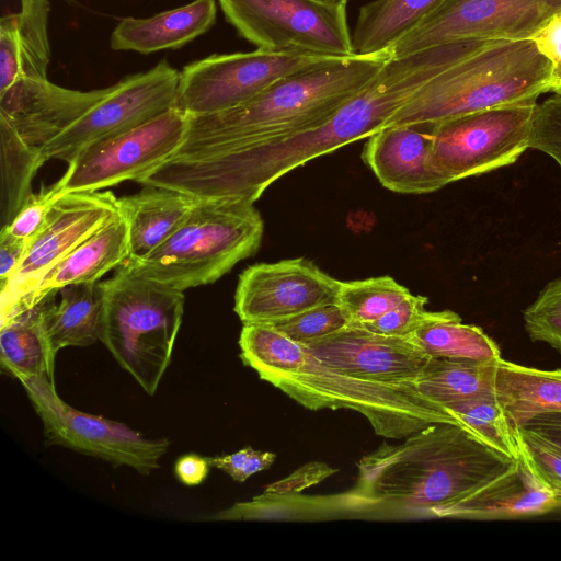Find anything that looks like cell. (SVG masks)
<instances>
[{"label": "cell", "instance_id": "6da1fadb", "mask_svg": "<svg viewBox=\"0 0 561 561\" xmlns=\"http://www.w3.org/2000/svg\"><path fill=\"white\" fill-rule=\"evenodd\" d=\"M446 65L437 47L391 55L362 91L324 121L255 147L174 156L161 165L160 183L198 199L254 204L272 183L294 169L386 127Z\"/></svg>", "mask_w": 561, "mask_h": 561}, {"label": "cell", "instance_id": "7a4b0ae2", "mask_svg": "<svg viewBox=\"0 0 561 561\" xmlns=\"http://www.w3.org/2000/svg\"><path fill=\"white\" fill-rule=\"evenodd\" d=\"M355 485L332 506L389 517L438 513L518 469V460L461 425L433 423L399 444L382 443L357 462Z\"/></svg>", "mask_w": 561, "mask_h": 561}, {"label": "cell", "instance_id": "3957f363", "mask_svg": "<svg viewBox=\"0 0 561 561\" xmlns=\"http://www.w3.org/2000/svg\"><path fill=\"white\" fill-rule=\"evenodd\" d=\"M239 346L244 365L302 407L358 412L385 438L403 439L438 422L461 425L415 385H387L345 375L270 324H243Z\"/></svg>", "mask_w": 561, "mask_h": 561}, {"label": "cell", "instance_id": "277c9868", "mask_svg": "<svg viewBox=\"0 0 561 561\" xmlns=\"http://www.w3.org/2000/svg\"><path fill=\"white\" fill-rule=\"evenodd\" d=\"M390 57L383 51L323 59L236 107L187 115L186 133L174 156L255 147L316 125L362 91Z\"/></svg>", "mask_w": 561, "mask_h": 561}, {"label": "cell", "instance_id": "5b68a950", "mask_svg": "<svg viewBox=\"0 0 561 561\" xmlns=\"http://www.w3.org/2000/svg\"><path fill=\"white\" fill-rule=\"evenodd\" d=\"M550 92V62L530 39H488L424 85L387 126L436 123Z\"/></svg>", "mask_w": 561, "mask_h": 561}, {"label": "cell", "instance_id": "8992f818", "mask_svg": "<svg viewBox=\"0 0 561 561\" xmlns=\"http://www.w3.org/2000/svg\"><path fill=\"white\" fill-rule=\"evenodd\" d=\"M264 222L253 203L199 199L161 245L126 265L136 274L184 291L208 285L255 254Z\"/></svg>", "mask_w": 561, "mask_h": 561}, {"label": "cell", "instance_id": "52a82bcc", "mask_svg": "<svg viewBox=\"0 0 561 561\" xmlns=\"http://www.w3.org/2000/svg\"><path fill=\"white\" fill-rule=\"evenodd\" d=\"M101 286V342L146 393L153 396L171 362L184 313V291L138 275L126 263Z\"/></svg>", "mask_w": 561, "mask_h": 561}, {"label": "cell", "instance_id": "ba28073f", "mask_svg": "<svg viewBox=\"0 0 561 561\" xmlns=\"http://www.w3.org/2000/svg\"><path fill=\"white\" fill-rule=\"evenodd\" d=\"M226 20L260 49L323 58L354 56L346 5L317 0H218Z\"/></svg>", "mask_w": 561, "mask_h": 561}, {"label": "cell", "instance_id": "9c48e42d", "mask_svg": "<svg viewBox=\"0 0 561 561\" xmlns=\"http://www.w3.org/2000/svg\"><path fill=\"white\" fill-rule=\"evenodd\" d=\"M537 102L433 123L431 159L448 183L513 164L528 148Z\"/></svg>", "mask_w": 561, "mask_h": 561}, {"label": "cell", "instance_id": "30bf717a", "mask_svg": "<svg viewBox=\"0 0 561 561\" xmlns=\"http://www.w3.org/2000/svg\"><path fill=\"white\" fill-rule=\"evenodd\" d=\"M21 383L50 444L116 467L127 466L141 474L159 468V460L170 446L167 438L146 437L123 423L70 407L57 393L54 379L46 376L26 378Z\"/></svg>", "mask_w": 561, "mask_h": 561}, {"label": "cell", "instance_id": "8fae6325", "mask_svg": "<svg viewBox=\"0 0 561 561\" xmlns=\"http://www.w3.org/2000/svg\"><path fill=\"white\" fill-rule=\"evenodd\" d=\"M323 59L329 58L260 48L249 53L214 54L186 65L180 72L174 107L186 115L226 111Z\"/></svg>", "mask_w": 561, "mask_h": 561}, {"label": "cell", "instance_id": "7c38bea8", "mask_svg": "<svg viewBox=\"0 0 561 561\" xmlns=\"http://www.w3.org/2000/svg\"><path fill=\"white\" fill-rule=\"evenodd\" d=\"M187 115L171 107L156 117L85 147L64 173L66 193L96 192L137 181L170 159L183 142Z\"/></svg>", "mask_w": 561, "mask_h": 561}, {"label": "cell", "instance_id": "4fadbf2b", "mask_svg": "<svg viewBox=\"0 0 561 561\" xmlns=\"http://www.w3.org/2000/svg\"><path fill=\"white\" fill-rule=\"evenodd\" d=\"M180 72L161 60L128 76L61 134L39 147L44 162L70 163L85 147L134 128L174 106Z\"/></svg>", "mask_w": 561, "mask_h": 561}, {"label": "cell", "instance_id": "5bb4252c", "mask_svg": "<svg viewBox=\"0 0 561 561\" xmlns=\"http://www.w3.org/2000/svg\"><path fill=\"white\" fill-rule=\"evenodd\" d=\"M118 214V198L111 191L71 192L58 198L28 240L16 271L1 285L0 319L32 294L71 250Z\"/></svg>", "mask_w": 561, "mask_h": 561}, {"label": "cell", "instance_id": "9a60e30c", "mask_svg": "<svg viewBox=\"0 0 561 561\" xmlns=\"http://www.w3.org/2000/svg\"><path fill=\"white\" fill-rule=\"evenodd\" d=\"M561 0H446L390 50L393 57L463 39H529Z\"/></svg>", "mask_w": 561, "mask_h": 561}, {"label": "cell", "instance_id": "2e32d148", "mask_svg": "<svg viewBox=\"0 0 561 561\" xmlns=\"http://www.w3.org/2000/svg\"><path fill=\"white\" fill-rule=\"evenodd\" d=\"M340 285L341 280L302 257L257 263L239 276L234 312L243 324H271L336 304Z\"/></svg>", "mask_w": 561, "mask_h": 561}, {"label": "cell", "instance_id": "e0dca14e", "mask_svg": "<svg viewBox=\"0 0 561 561\" xmlns=\"http://www.w3.org/2000/svg\"><path fill=\"white\" fill-rule=\"evenodd\" d=\"M306 346L345 375L387 385H414L431 358L409 336L378 334L355 325Z\"/></svg>", "mask_w": 561, "mask_h": 561}, {"label": "cell", "instance_id": "ac0fdd59", "mask_svg": "<svg viewBox=\"0 0 561 561\" xmlns=\"http://www.w3.org/2000/svg\"><path fill=\"white\" fill-rule=\"evenodd\" d=\"M111 87L80 91L48 78H22L0 91V122L28 145L42 147L101 101Z\"/></svg>", "mask_w": 561, "mask_h": 561}, {"label": "cell", "instance_id": "d6986e66", "mask_svg": "<svg viewBox=\"0 0 561 561\" xmlns=\"http://www.w3.org/2000/svg\"><path fill=\"white\" fill-rule=\"evenodd\" d=\"M433 123L393 125L367 138L362 159L388 190L426 194L448 184L431 159Z\"/></svg>", "mask_w": 561, "mask_h": 561}, {"label": "cell", "instance_id": "ffe728a7", "mask_svg": "<svg viewBox=\"0 0 561 561\" xmlns=\"http://www.w3.org/2000/svg\"><path fill=\"white\" fill-rule=\"evenodd\" d=\"M129 257L128 227L118 214L61 259L39 285L7 317L39 304L51 291L79 283H96Z\"/></svg>", "mask_w": 561, "mask_h": 561}, {"label": "cell", "instance_id": "44dd1931", "mask_svg": "<svg viewBox=\"0 0 561 561\" xmlns=\"http://www.w3.org/2000/svg\"><path fill=\"white\" fill-rule=\"evenodd\" d=\"M513 473L442 510L437 518L506 519L546 514L559 497L535 476L526 459Z\"/></svg>", "mask_w": 561, "mask_h": 561}, {"label": "cell", "instance_id": "7402d4cb", "mask_svg": "<svg viewBox=\"0 0 561 561\" xmlns=\"http://www.w3.org/2000/svg\"><path fill=\"white\" fill-rule=\"evenodd\" d=\"M215 0H194L149 18L122 19L112 32L113 50L152 54L180 48L203 35L216 22Z\"/></svg>", "mask_w": 561, "mask_h": 561}, {"label": "cell", "instance_id": "603a6c76", "mask_svg": "<svg viewBox=\"0 0 561 561\" xmlns=\"http://www.w3.org/2000/svg\"><path fill=\"white\" fill-rule=\"evenodd\" d=\"M48 0H21L0 20V91L22 78H47L50 61Z\"/></svg>", "mask_w": 561, "mask_h": 561}, {"label": "cell", "instance_id": "cb8c5ba5", "mask_svg": "<svg viewBox=\"0 0 561 561\" xmlns=\"http://www.w3.org/2000/svg\"><path fill=\"white\" fill-rule=\"evenodd\" d=\"M176 190L145 185L118 198L121 216L128 227L129 261L145 257L170 238L198 202Z\"/></svg>", "mask_w": 561, "mask_h": 561}, {"label": "cell", "instance_id": "d4e9b609", "mask_svg": "<svg viewBox=\"0 0 561 561\" xmlns=\"http://www.w3.org/2000/svg\"><path fill=\"white\" fill-rule=\"evenodd\" d=\"M44 321L54 348L88 346L101 341L104 295L101 283H79L44 299Z\"/></svg>", "mask_w": 561, "mask_h": 561}, {"label": "cell", "instance_id": "484cf974", "mask_svg": "<svg viewBox=\"0 0 561 561\" xmlns=\"http://www.w3.org/2000/svg\"><path fill=\"white\" fill-rule=\"evenodd\" d=\"M44 299L0 322V363L20 381L37 376L54 379L57 352L45 325Z\"/></svg>", "mask_w": 561, "mask_h": 561}, {"label": "cell", "instance_id": "4316f807", "mask_svg": "<svg viewBox=\"0 0 561 561\" xmlns=\"http://www.w3.org/2000/svg\"><path fill=\"white\" fill-rule=\"evenodd\" d=\"M495 396L516 427L535 414L561 412V368L539 369L501 357Z\"/></svg>", "mask_w": 561, "mask_h": 561}, {"label": "cell", "instance_id": "83f0119b", "mask_svg": "<svg viewBox=\"0 0 561 561\" xmlns=\"http://www.w3.org/2000/svg\"><path fill=\"white\" fill-rule=\"evenodd\" d=\"M446 0H374L363 5L352 34L355 55L390 51Z\"/></svg>", "mask_w": 561, "mask_h": 561}, {"label": "cell", "instance_id": "f1b7e54d", "mask_svg": "<svg viewBox=\"0 0 561 561\" xmlns=\"http://www.w3.org/2000/svg\"><path fill=\"white\" fill-rule=\"evenodd\" d=\"M500 359L431 357L414 385L421 394L443 407L493 396Z\"/></svg>", "mask_w": 561, "mask_h": 561}, {"label": "cell", "instance_id": "f546056e", "mask_svg": "<svg viewBox=\"0 0 561 561\" xmlns=\"http://www.w3.org/2000/svg\"><path fill=\"white\" fill-rule=\"evenodd\" d=\"M408 336L431 357L501 358L500 347L480 327L463 323L451 310L426 311Z\"/></svg>", "mask_w": 561, "mask_h": 561}, {"label": "cell", "instance_id": "4dcf8cb0", "mask_svg": "<svg viewBox=\"0 0 561 561\" xmlns=\"http://www.w3.org/2000/svg\"><path fill=\"white\" fill-rule=\"evenodd\" d=\"M1 228L9 225L32 195V180L45 163L39 147L28 145L0 122Z\"/></svg>", "mask_w": 561, "mask_h": 561}, {"label": "cell", "instance_id": "1f68e13d", "mask_svg": "<svg viewBox=\"0 0 561 561\" xmlns=\"http://www.w3.org/2000/svg\"><path fill=\"white\" fill-rule=\"evenodd\" d=\"M462 427L507 457L518 460L523 442L496 396L478 397L444 407Z\"/></svg>", "mask_w": 561, "mask_h": 561}, {"label": "cell", "instance_id": "d6a6232c", "mask_svg": "<svg viewBox=\"0 0 561 561\" xmlns=\"http://www.w3.org/2000/svg\"><path fill=\"white\" fill-rule=\"evenodd\" d=\"M411 295L390 276L342 282L336 304L348 325L363 327L393 309Z\"/></svg>", "mask_w": 561, "mask_h": 561}, {"label": "cell", "instance_id": "836d02e7", "mask_svg": "<svg viewBox=\"0 0 561 561\" xmlns=\"http://www.w3.org/2000/svg\"><path fill=\"white\" fill-rule=\"evenodd\" d=\"M525 330L534 342L561 353V277L548 283L523 312Z\"/></svg>", "mask_w": 561, "mask_h": 561}, {"label": "cell", "instance_id": "e575fe53", "mask_svg": "<svg viewBox=\"0 0 561 561\" xmlns=\"http://www.w3.org/2000/svg\"><path fill=\"white\" fill-rule=\"evenodd\" d=\"M289 339L308 345L348 325L337 304L317 307L294 317L271 323Z\"/></svg>", "mask_w": 561, "mask_h": 561}, {"label": "cell", "instance_id": "d590c367", "mask_svg": "<svg viewBox=\"0 0 561 561\" xmlns=\"http://www.w3.org/2000/svg\"><path fill=\"white\" fill-rule=\"evenodd\" d=\"M67 194L65 176L48 187L32 193L12 221L1 229L10 234L28 241L43 226L45 219L58 198Z\"/></svg>", "mask_w": 561, "mask_h": 561}, {"label": "cell", "instance_id": "8d00e7d4", "mask_svg": "<svg viewBox=\"0 0 561 561\" xmlns=\"http://www.w3.org/2000/svg\"><path fill=\"white\" fill-rule=\"evenodd\" d=\"M523 442V457L540 482L556 495L561 493V450L540 436L518 428Z\"/></svg>", "mask_w": 561, "mask_h": 561}, {"label": "cell", "instance_id": "74e56055", "mask_svg": "<svg viewBox=\"0 0 561 561\" xmlns=\"http://www.w3.org/2000/svg\"><path fill=\"white\" fill-rule=\"evenodd\" d=\"M529 148L550 156L561 168V95L537 104Z\"/></svg>", "mask_w": 561, "mask_h": 561}, {"label": "cell", "instance_id": "f35d334b", "mask_svg": "<svg viewBox=\"0 0 561 561\" xmlns=\"http://www.w3.org/2000/svg\"><path fill=\"white\" fill-rule=\"evenodd\" d=\"M428 299L424 296L410 295L407 299L386 312L377 320L360 328L385 335L408 336L421 323L426 313Z\"/></svg>", "mask_w": 561, "mask_h": 561}, {"label": "cell", "instance_id": "ab89813d", "mask_svg": "<svg viewBox=\"0 0 561 561\" xmlns=\"http://www.w3.org/2000/svg\"><path fill=\"white\" fill-rule=\"evenodd\" d=\"M276 455L270 451L244 447L233 454L207 457L210 467L217 468L237 482H244L251 476L270 468Z\"/></svg>", "mask_w": 561, "mask_h": 561}, {"label": "cell", "instance_id": "60d3db41", "mask_svg": "<svg viewBox=\"0 0 561 561\" xmlns=\"http://www.w3.org/2000/svg\"><path fill=\"white\" fill-rule=\"evenodd\" d=\"M529 39L550 62V92L561 95V12L553 14Z\"/></svg>", "mask_w": 561, "mask_h": 561}, {"label": "cell", "instance_id": "b9f144b4", "mask_svg": "<svg viewBox=\"0 0 561 561\" xmlns=\"http://www.w3.org/2000/svg\"><path fill=\"white\" fill-rule=\"evenodd\" d=\"M336 471L335 468L323 462H309L298 468L287 478L270 484L263 494L273 497L289 496L306 488L318 484Z\"/></svg>", "mask_w": 561, "mask_h": 561}, {"label": "cell", "instance_id": "7bdbcfd3", "mask_svg": "<svg viewBox=\"0 0 561 561\" xmlns=\"http://www.w3.org/2000/svg\"><path fill=\"white\" fill-rule=\"evenodd\" d=\"M26 240L19 239L1 229L0 232V279L4 284L20 265L27 245Z\"/></svg>", "mask_w": 561, "mask_h": 561}, {"label": "cell", "instance_id": "ee69618b", "mask_svg": "<svg viewBox=\"0 0 561 561\" xmlns=\"http://www.w3.org/2000/svg\"><path fill=\"white\" fill-rule=\"evenodd\" d=\"M518 428L527 430L561 450V412L535 414Z\"/></svg>", "mask_w": 561, "mask_h": 561}, {"label": "cell", "instance_id": "f6af8a7d", "mask_svg": "<svg viewBox=\"0 0 561 561\" xmlns=\"http://www.w3.org/2000/svg\"><path fill=\"white\" fill-rule=\"evenodd\" d=\"M207 457L197 454H187L180 457L175 463L176 478L185 485L201 484L209 472Z\"/></svg>", "mask_w": 561, "mask_h": 561}, {"label": "cell", "instance_id": "bcb514c9", "mask_svg": "<svg viewBox=\"0 0 561 561\" xmlns=\"http://www.w3.org/2000/svg\"><path fill=\"white\" fill-rule=\"evenodd\" d=\"M317 1L330 4V5L340 7V5H346L348 0H317Z\"/></svg>", "mask_w": 561, "mask_h": 561}, {"label": "cell", "instance_id": "7dc6e473", "mask_svg": "<svg viewBox=\"0 0 561 561\" xmlns=\"http://www.w3.org/2000/svg\"><path fill=\"white\" fill-rule=\"evenodd\" d=\"M557 496L559 497V500L561 502V493L557 494Z\"/></svg>", "mask_w": 561, "mask_h": 561}]
</instances>
